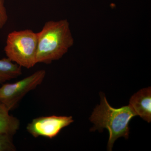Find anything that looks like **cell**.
Here are the masks:
<instances>
[{"label":"cell","instance_id":"ba28073f","mask_svg":"<svg viewBox=\"0 0 151 151\" xmlns=\"http://www.w3.org/2000/svg\"><path fill=\"white\" fill-rule=\"evenodd\" d=\"M22 74V67L8 58L0 59V84L19 77Z\"/></svg>","mask_w":151,"mask_h":151},{"label":"cell","instance_id":"277c9868","mask_svg":"<svg viewBox=\"0 0 151 151\" xmlns=\"http://www.w3.org/2000/svg\"><path fill=\"white\" fill-rule=\"evenodd\" d=\"M46 71H36L22 80L13 83H6L0 87V103L11 111L30 91L40 85L45 77Z\"/></svg>","mask_w":151,"mask_h":151},{"label":"cell","instance_id":"3957f363","mask_svg":"<svg viewBox=\"0 0 151 151\" xmlns=\"http://www.w3.org/2000/svg\"><path fill=\"white\" fill-rule=\"evenodd\" d=\"M37 34L32 30H14L8 35L4 50L7 58L29 69L37 64Z\"/></svg>","mask_w":151,"mask_h":151},{"label":"cell","instance_id":"30bf717a","mask_svg":"<svg viewBox=\"0 0 151 151\" xmlns=\"http://www.w3.org/2000/svg\"><path fill=\"white\" fill-rule=\"evenodd\" d=\"M9 17L5 4V0H0V29L5 26Z\"/></svg>","mask_w":151,"mask_h":151},{"label":"cell","instance_id":"8992f818","mask_svg":"<svg viewBox=\"0 0 151 151\" xmlns=\"http://www.w3.org/2000/svg\"><path fill=\"white\" fill-rule=\"evenodd\" d=\"M129 106L137 116L148 123L151 122V87L141 89L131 97Z\"/></svg>","mask_w":151,"mask_h":151},{"label":"cell","instance_id":"9c48e42d","mask_svg":"<svg viewBox=\"0 0 151 151\" xmlns=\"http://www.w3.org/2000/svg\"><path fill=\"white\" fill-rule=\"evenodd\" d=\"M13 136L0 134V151L16 150L12 139Z\"/></svg>","mask_w":151,"mask_h":151},{"label":"cell","instance_id":"52a82bcc","mask_svg":"<svg viewBox=\"0 0 151 151\" xmlns=\"http://www.w3.org/2000/svg\"><path fill=\"white\" fill-rule=\"evenodd\" d=\"M9 110L0 103V134L13 136L20 127L19 119L9 114Z\"/></svg>","mask_w":151,"mask_h":151},{"label":"cell","instance_id":"7a4b0ae2","mask_svg":"<svg viewBox=\"0 0 151 151\" xmlns=\"http://www.w3.org/2000/svg\"><path fill=\"white\" fill-rule=\"evenodd\" d=\"M101 102L94 109L90 121L94 124L92 131H103L106 129L109 133L108 151H112L113 144L118 138L128 139L129 134V124L131 120L137 116L129 105L119 108L111 107L103 93H100Z\"/></svg>","mask_w":151,"mask_h":151},{"label":"cell","instance_id":"6da1fadb","mask_svg":"<svg viewBox=\"0 0 151 151\" xmlns=\"http://www.w3.org/2000/svg\"><path fill=\"white\" fill-rule=\"evenodd\" d=\"M37 34V63L49 64L60 59L74 44L70 24L66 19L46 22Z\"/></svg>","mask_w":151,"mask_h":151},{"label":"cell","instance_id":"5b68a950","mask_svg":"<svg viewBox=\"0 0 151 151\" xmlns=\"http://www.w3.org/2000/svg\"><path fill=\"white\" fill-rule=\"evenodd\" d=\"M74 122L72 116H42L32 120L27 127V132L35 138L52 139L65 127Z\"/></svg>","mask_w":151,"mask_h":151}]
</instances>
